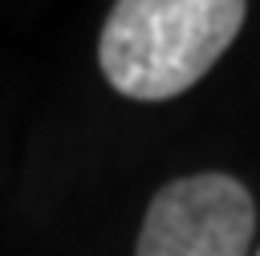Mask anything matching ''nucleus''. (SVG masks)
<instances>
[{"label": "nucleus", "instance_id": "nucleus-1", "mask_svg": "<svg viewBox=\"0 0 260 256\" xmlns=\"http://www.w3.org/2000/svg\"><path fill=\"white\" fill-rule=\"evenodd\" d=\"M244 8L248 0H118L98 41L102 73L134 102H167L223 57Z\"/></svg>", "mask_w": 260, "mask_h": 256}, {"label": "nucleus", "instance_id": "nucleus-2", "mask_svg": "<svg viewBox=\"0 0 260 256\" xmlns=\"http://www.w3.org/2000/svg\"><path fill=\"white\" fill-rule=\"evenodd\" d=\"M256 207L240 179L203 171L167 183L142 219L134 256H248Z\"/></svg>", "mask_w": 260, "mask_h": 256}, {"label": "nucleus", "instance_id": "nucleus-3", "mask_svg": "<svg viewBox=\"0 0 260 256\" xmlns=\"http://www.w3.org/2000/svg\"><path fill=\"white\" fill-rule=\"evenodd\" d=\"M256 256H260V252H256Z\"/></svg>", "mask_w": 260, "mask_h": 256}]
</instances>
